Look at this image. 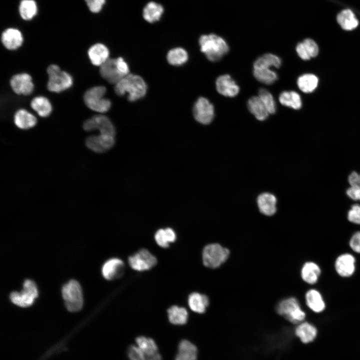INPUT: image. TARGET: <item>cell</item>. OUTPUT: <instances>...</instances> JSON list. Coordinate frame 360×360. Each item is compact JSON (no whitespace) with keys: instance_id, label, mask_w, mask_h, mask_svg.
Segmentation results:
<instances>
[{"instance_id":"6da1fadb","label":"cell","mask_w":360,"mask_h":360,"mask_svg":"<svg viewBox=\"0 0 360 360\" xmlns=\"http://www.w3.org/2000/svg\"><path fill=\"white\" fill-rule=\"evenodd\" d=\"M114 90L118 95H126L128 100L134 102L145 96L147 86L142 77L129 74L115 84Z\"/></svg>"},{"instance_id":"7a4b0ae2","label":"cell","mask_w":360,"mask_h":360,"mask_svg":"<svg viewBox=\"0 0 360 360\" xmlns=\"http://www.w3.org/2000/svg\"><path fill=\"white\" fill-rule=\"evenodd\" d=\"M200 50L212 62L220 60L229 50L225 40L215 34H204L199 39Z\"/></svg>"},{"instance_id":"3957f363","label":"cell","mask_w":360,"mask_h":360,"mask_svg":"<svg viewBox=\"0 0 360 360\" xmlns=\"http://www.w3.org/2000/svg\"><path fill=\"white\" fill-rule=\"evenodd\" d=\"M277 313L293 324H300L306 316L298 300L294 297H290L280 300L276 306Z\"/></svg>"},{"instance_id":"277c9868","label":"cell","mask_w":360,"mask_h":360,"mask_svg":"<svg viewBox=\"0 0 360 360\" xmlns=\"http://www.w3.org/2000/svg\"><path fill=\"white\" fill-rule=\"evenodd\" d=\"M47 74L48 76L47 88L52 92H60L72 85V76L68 72L62 70L56 64L49 66Z\"/></svg>"},{"instance_id":"5b68a950","label":"cell","mask_w":360,"mask_h":360,"mask_svg":"<svg viewBox=\"0 0 360 360\" xmlns=\"http://www.w3.org/2000/svg\"><path fill=\"white\" fill-rule=\"evenodd\" d=\"M106 91V88L102 86L88 89L84 95V101L86 105L96 112L103 113L108 112L110 108L111 102L104 97Z\"/></svg>"},{"instance_id":"8992f818","label":"cell","mask_w":360,"mask_h":360,"mask_svg":"<svg viewBox=\"0 0 360 360\" xmlns=\"http://www.w3.org/2000/svg\"><path fill=\"white\" fill-rule=\"evenodd\" d=\"M230 254L229 250L220 244H208L202 252L203 264L209 268H218L228 260Z\"/></svg>"},{"instance_id":"52a82bcc","label":"cell","mask_w":360,"mask_h":360,"mask_svg":"<svg viewBox=\"0 0 360 360\" xmlns=\"http://www.w3.org/2000/svg\"><path fill=\"white\" fill-rule=\"evenodd\" d=\"M62 293L68 311L76 312L82 308L83 304L82 291L77 281L72 280L64 285Z\"/></svg>"},{"instance_id":"ba28073f","label":"cell","mask_w":360,"mask_h":360,"mask_svg":"<svg viewBox=\"0 0 360 360\" xmlns=\"http://www.w3.org/2000/svg\"><path fill=\"white\" fill-rule=\"evenodd\" d=\"M38 296V292L35 283L26 280L23 284V290L20 292L10 293V298L15 304L21 307H28L32 305Z\"/></svg>"},{"instance_id":"9c48e42d","label":"cell","mask_w":360,"mask_h":360,"mask_svg":"<svg viewBox=\"0 0 360 360\" xmlns=\"http://www.w3.org/2000/svg\"><path fill=\"white\" fill-rule=\"evenodd\" d=\"M130 266L137 271H144L153 268L157 262L156 258L148 250L142 248L128 259Z\"/></svg>"},{"instance_id":"30bf717a","label":"cell","mask_w":360,"mask_h":360,"mask_svg":"<svg viewBox=\"0 0 360 360\" xmlns=\"http://www.w3.org/2000/svg\"><path fill=\"white\" fill-rule=\"evenodd\" d=\"M193 115L195 120L203 124H210L214 116L213 104L204 97L199 98L193 107Z\"/></svg>"},{"instance_id":"8fae6325","label":"cell","mask_w":360,"mask_h":360,"mask_svg":"<svg viewBox=\"0 0 360 360\" xmlns=\"http://www.w3.org/2000/svg\"><path fill=\"white\" fill-rule=\"evenodd\" d=\"M83 128L86 131L98 130L100 134L115 136L116 130L110 119L105 116L96 115L86 120L83 124Z\"/></svg>"},{"instance_id":"7c38bea8","label":"cell","mask_w":360,"mask_h":360,"mask_svg":"<svg viewBox=\"0 0 360 360\" xmlns=\"http://www.w3.org/2000/svg\"><path fill=\"white\" fill-rule=\"evenodd\" d=\"M356 259L350 253H343L336 259L334 268L338 274L342 278L352 276L356 271Z\"/></svg>"},{"instance_id":"4fadbf2b","label":"cell","mask_w":360,"mask_h":360,"mask_svg":"<svg viewBox=\"0 0 360 360\" xmlns=\"http://www.w3.org/2000/svg\"><path fill=\"white\" fill-rule=\"evenodd\" d=\"M12 90L18 94L29 95L34 88L31 76L27 73H21L13 76L10 80Z\"/></svg>"},{"instance_id":"5bb4252c","label":"cell","mask_w":360,"mask_h":360,"mask_svg":"<svg viewBox=\"0 0 360 360\" xmlns=\"http://www.w3.org/2000/svg\"><path fill=\"white\" fill-rule=\"evenodd\" d=\"M101 76L108 82L116 84L125 76L118 68L116 58H108L100 66Z\"/></svg>"},{"instance_id":"9a60e30c","label":"cell","mask_w":360,"mask_h":360,"mask_svg":"<svg viewBox=\"0 0 360 360\" xmlns=\"http://www.w3.org/2000/svg\"><path fill=\"white\" fill-rule=\"evenodd\" d=\"M218 92L225 96L233 98L238 95L240 87L228 74L219 76L216 82Z\"/></svg>"},{"instance_id":"2e32d148","label":"cell","mask_w":360,"mask_h":360,"mask_svg":"<svg viewBox=\"0 0 360 360\" xmlns=\"http://www.w3.org/2000/svg\"><path fill=\"white\" fill-rule=\"evenodd\" d=\"M124 269L123 262L118 258H112L104 264L102 272L103 276L108 280H114L120 278Z\"/></svg>"},{"instance_id":"e0dca14e","label":"cell","mask_w":360,"mask_h":360,"mask_svg":"<svg viewBox=\"0 0 360 360\" xmlns=\"http://www.w3.org/2000/svg\"><path fill=\"white\" fill-rule=\"evenodd\" d=\"M304 298L306 305L313 312L320 313L325 310V301L318 290L315 288L308 290L305 294Z\"/></svg>"},{"instance_id":"ac0fdd59","label":"cell","mask_w":360,"mask_h":360,"mask_svg":"<svg viewBox=\"0 0 360 360\" xmlns=\"http://www.w3.org/2000/svg\"><path fill=\"white\" fill-rule=\"evenodd\" d=\"M321 272V268L318 264L312 261H308L303 264L300 276L306 283L313 285L318 282Z\"/></svg>"},{"instance_id":"d6986e66","label":"cell","mask_w":360,"mask_h":360,"mask_svg":"<svg viewBox=\"0 0 360 360\" xmlns=\"http://www.w3.org/2000/svg\"><path fill=\"white\" fill-rule=\"evenodd\" d=\"M1 40L4 47L9 50L18 48L23 42L21 32L14 28H9L3 32Z\"/></svg>"},{"instance_id":"ffe728a7","label":"cell","mask_w":360,"mask_h":360,"mask_svg":"<svg viewBox=\"0 0 360 360\" xmlns=\"http://www.w3.org/2000/svg\"><path fill=\"white\" fill-rule=\"evenodd\" d=\"M89 59L92 64L100 66L109 58L108 48L102 44H96L90 48L88 52Z\"/></svg>"},{"instance_id":"44dd1931","label":"cell","mask_w":360,"mask_h":360,"mask_svg":"<svg viewBox=\"0 0 360 360\" xmlns=\"http://www.w3.org/2000/svg\"><path fill=\"white\" fill-rule=\"evenodd\" d=\"M296 51L299 57L303 60H308L318 54V47L316 42L310 38H306L298 43Z\"/></svg>"},{"instance_id":"7402d4cb","label":"cell","mask_w":360,"mask_h":360,"mask_svg":"<svg viewBox=\"0 0 360 360\" xmlns=\"http://www.w3.org/2000/svg\"><path fill=\"white\" fill-rule=\"evenodd\" d=\"M197 357L198 350L194 344L186 340L180 342L174 360H196Z\"/></svg>"},{"instance_id":"603a6c76","label":"cell","mask_w":360,"mask_h":360,"mask_svg":"<svg viewBox=\"0 0 360 360\" xmlns=\"http://www.w3.org/2000/svg\"><path fill=\"white\" fill-rule=\"evenodd\" d=\"M258 205L260 212L263 214L270 216L276 212V198L272 194L263 193L258 198Z\"/></svg>"},{"instance_id":"cb8c5ba5","label":"cell","mask_w":360,"mask_h":360,"mask_svg":"<svg viewBox=\"0 0 360 360\" xmlns=\"http://www.w3.org/2000/svg\"><path fill=\"white\" fill-rule=\"evenodd\" d=\"M318 330L315 326L308 322H302L296 327L295 334L305 344L313 341L316 336Z\"/></svg>"},{"instance_id":"d4e9b609","label":"cell","mask_w":360,"mask_h":360,"mask_svg":"<svg viewBox=\"0 0 360 360\" xmlns=\"http://www.w3.org/2000/svg\"><path fill=\"white\" fill-rule=\"evenodd\" d=\"M247 106L257 120L262 121L268 118L270 114L258 96L251 97L248 101Z\"/></svg>"},{"instance_id":"484cf974","label":"cell","mask_w":360,"mask_h":360,"mask_svg":"<svg viewBox=\"0 0 360 360\" xmlns=\"http://www.w3.org/2000/svg\"><path fill=\"white\" fill-rule=\"evenodd\" d=\"M14 120L16 126L23 130L34 126L37 122L34 116L24 109L17 110L14 115Z\"/></svg>"},{"instance_id":"4316f807","label":"cell","mask_w":360,"mask_h":360,"mask_svg":"<svg viewBox=\"0 0 360 360\" xmlns=\"http://www.w3.org/2000/svg\"><path fill=\"white\" fill-rule=\"evenodd\" d=\"M188 304L190 308L193 312L202 314L206 312L209 304V299L205 294L194 292L188 297Z\"/></svg>"},{"instance_id":"83f0119b","label":"cell","mask_w":360,"mask_h":360,"mask_svg":"<svg viewBox=\"0 0 360 360\" xmlns=\"http://www.w3.org/2000/svg\"><path fill=\"white\" fill-rule=\"evenodd\" d=\"M336 20L341 28L346 30H352L356 28L359 23L354 14L350 9H345L340 12Z\"/></svg>"},{"instance_id":"f1b7e54d","label":"cell","mask_w":360,"mask_h":360,"mask_svg":"<svg viewBox=\"0 0 360 360\" xmlns=\"http://www.w3.org/2000/svg\"><path fill=\"white\" fill-rule=\"evenodd\" d=\"M163 12L164 8L160 4L150 2L144 6L142 16L146 21L152 23L158 20Z\"/></svg>"},{"instance_id":"f546056e","label":"cell","mask_w":360,"mask_h":360,"mask_svg":"<svg viewBox=\"0 0 360 360\" xmlns=\"http://www.w3.org/2000/svg\"><path fill=\"white\" fill-rule=\"evenodd\" d=\"M30 106L42 117L48 116L52 111V106L50 100L43 96L34 98L31 101Z\"/></svg>"},{"instance_id":"4dcf8cb0","label":"cell","mask_w":360,"mask_h":360,"mask_svg":"<svg viewBox=\"0 0 360 360\" xmlns=\"http://www.w3.org/2000/svg\"><path fill=\"white\" fill-rule=\"evenodd\" d=\"M278 100L282 105L294 110H299L302 107L300 96L294 91L282 92L279 96Z\"/></svg>"},{"instance_id":"1f68e13d","label":"cell","mask_w":360,"mask_h":360,"mask_svg":"<svg viewBox=\"0 0 360 360\" xmlns=\"http://www.w3.org/2000/svg\"><path fill=\"white\" fill-rule=\"evenodd\" d=\"M170 322L175 325H182L186 323L188 319L187 310L183 307L172 306L168 310Z\"/></svg>"},{"instance_id":"d6a6232c","label":"cell","mask_w":360,"mask_h":360,"mask_svg":"<svg viewBox=\"0 0 360 360\" xmlns=\"http://www.w3.org/2000/svg\"><path fill=\"white\" fill-rule=\"evenodd\" d=\"M136 345L148 356H154L159 354L156 342L151 338L140 336L136 338Z\"/></svg>"},{"instance_id":"836d02e7","label":"cell","mask_w":360,"mask_h":360,"mask_svg":"<svg viewBox=\"0 0 360 360\" xmlns=\"http://www.w3.org/2000/svg\"><path fill=\"white\" fill-rule=\"evenodd\" d=\"M253 74L258 81L266 84H274L278 78L276 72L268 68H254Z\"/></svg>"},{"instance_id":"e575fe53","label":"cell","mask_w":360,"mask_h":360,"mask_svg":"<svg viewBox=\"0 0 360 360\" xmlns=\"http://www.w3.org/2000/svg\"><path fill=\"white\" fill-rule=\"evenodd\" d=\"M318 78L314 74H306L298 77L297 84L302 92L310 93L312 92L317 87Z\"/></svg>"},{"instance_id":"d590c367","label":"cell","mask_w":360,"mask_h":360,"mask_svg":"<svg viewBox=\"0 0 360 360\" xmlns=\"http://www.w3.org/2000/svg\"><path fill=\"white\" fill-rule=\"evenodd\" d=\"M154 238L159 246L163 248H167L170 243L176 240V234L171 228L160 229L156 232Z\"/></svg>"},{"instance_id":"8d00e7d4","label":"cell","mask_w":360,"mask_h":360,"mask_svg":"<svg viewBox=\"0 0 360 360\" xmlns=\"http://www.w3.org/2000/svg\"><path fill=\"white\" fill-rule=\"evenodd\" d=\"M281 64L282 60L278 56L272 54H266L254 61L253 68H279Z\"/></svg>"},{"instance_id":"74e56055","label":"cell","mask_w":360,"mask_h":360,"mask_svg":"<svg viewBox=\"0 0 360 360\" xmlns=\"http://www.w3.org/2000/svg\"><path fill=\"white\" fill-rule=\"evenodd\" d=\"M166 58L170 64L179 66L186 62L188 54L184 49L182 48H176L168 52Z\"/></svg>"},{"instance_id":"f35d334b","label":"cell","mask_w":360,"mask_h":360,"mask_svg":"<svg viewBox=\"0 0 360 360\" xmlns=\"http://www.w3.org/2000/svg\"><path fill=\"white\" fill-rule=\"evenodd\" d=\"M37 6L34 0H22L19 6V12L24 20L32 19L37 13Z\"/></svg>"},{"instance_id":"ab89813d","label":"cell","mask_w":360,"mask_h":360,"mask_svg":"<svg viewBox=\"0 0 360 360\" xmlns=\"http://www.w3.org/2000/svg\"><path fill=\"white\" fill-rule=\"evenodd\" d=\"M258 96L262 100L270 114L276 112V104L272 95L266 89L260 88Z\"/></svg>"},{"instance_id":"60d3db41","label":"cell","mask_w":360,"mask_h":360,"mask_svg":"<svg viewBox=\"0 0 360 360\" xmlns=\"http://www.w3.org/2000/svg\"><path fill=\"white\" fill-rule=\"evenodd\" d=\"M128 356L130 360H162L160 354L150 357L146 355L136 345H132L128 351Z\"/></svg>"},{"instance_id":"b9f144b4","label":"cell","mask_w":360,"mask_h":360,"mask_svg":"<svg viewBox=\"0 0 360 360\" xmlns=\"http://www.w3.org/2000/svg\"><path fill=\"white\" fill-rule=\"evenodd\" d=\"M346 217L350 222L360 226V204L356 202L351 204L346 212Z\"/></svg>"},{"instance_id":"7bdbcfd3","label":"cell","mask_w":360,"mask_h":360,"mask_svg":"<svg viewBox=\"0 0 360 360\" xmlns=\"http://www.w3.org/2000/svg\"><path fill=\"white\" fill-rule=\"evenodd\" d=\"M86 144L89 149L93 152L98 153L104 152L100 144L98 136H92L88 137L86 140Z\"/></svg>"},{"instance_id":"ee69618b","label":"cell","mask_w":360,"mask_h":360,"mask_svg":"<svg viewBox=\"0 0 360 360\" xmlns=\"http://www.w3.org/2000/svg\"><path fill=\"white\" fill-rule=\"evenodd\" d=\"M347 198L354 202H360V186H348L345 190Z\"/></svg>"},{"instance_id":"f6af8a7d","label":"cell","mask_w":360,"mask_h":360,"mask_svg":"<svg viewBox=\"0 0 360 360\" xmlns=\"http://www.w3.org/2000/svg\"><path fill=\"white\" fill-rule=\"evenodd\" d=\"M348 244L353 252L360 254V230L352 234L350 238Z\"/></svg>"},{"instance_id":"bcb514c9","label":"cell","mask_w":360,"mask_h":360,"mask_svg":"<svg viewBox=\"0 0 360 360\" xmlns=\"http://www.w3.org/2000/svg\"><path fill=\"white\" fill-rule=\"evenodd\" d=\"M90 12H98L102 10L105 3V0H85Z\"/></svg>"},{"instance_id":"7dc6e473","label":"cell","mask_w":360,"mask_h":360,"mask_svg":"<svg viewBox=\"0 0 360 360\" xmlns=\"http://www.w3.org/2000/svg\"><path fill=\"white\" fill-rule=\"evenodd\" d=\"M347 182L349 186H360V172L352 170L347 176Z\"/></svg>"}]
</instances>
